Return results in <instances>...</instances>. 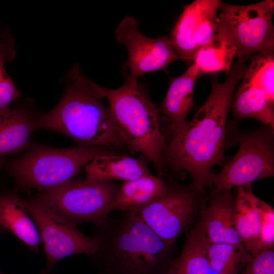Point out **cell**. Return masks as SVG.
Segmentation results:
<instances>
[{"instance_id":"10","label":"cell","mask_w":274,"mask_h":274,"mask_svg":"<svg viewBox=\"0 0 274 274\" xmlns=\"http://www.w3.org/2000/svg\"><path fill=\"white\" fill-rule=\"evenodd\" d=\"M24 205L35 222L43 244L47 270L60 260L82 254L93 256L98 244L94 237L81 232L76 226L61 218L33 198L24 200Z\"/></svg>"},{"instance_id":"12","label":"cell","mask_w":274,"mask_h":274,"mask_svg":"<svg viewBox=\"0 0 274 274\" xmlns=\"http://www.w3.org/2000/svg\"><path fill=\"white\" fill-rule=\"evenodd\" d=\"M221 2L195 0L184 6L168 37L179 59L186 64H192L198 51L215 35Z\"/></svg>"},{"instance_id":"29","label":"cell","mask_w":274,"mask_h":274,"mask_svg":"<svg viewBox=\"0 0 274 274\" xmlns=\"http://www.w3.org/2000/svg\"><path fill=\"white\" fill-rule=\"evenodd\" d=\"M0 274H4V273H2V272L0 271Z\"/></svg>"},{"instance_id":"7","label":"cell","mask_w":274,"mask_h":274,"mask_svg":"<svg viewBox=\"0 0 274 274\" xmlns=\"http://www.w3.org/2000/svg\"><path fill=\"white\" fill-rule=\"evenodd\" d=\"M120 186L112 181L85 179L42 192L33 198L76 226L91 223L97 227L112 213L111 206Z\"/></svg>"},{"instance_id":"13","label":"cell","mask_w":274,"mask_h":274,"mask_svg":"<svg viewBox=\"0 0 274 274\" xmlns=\"http://www.w3.org/2000/svg\"><path fill=\"white\" fill-rule=\"evenodd\" d=\"M200 75L196 64L192 62L181 75L170 77L164 98L158 108L160 118L166 124L170 140L188 123L187 118L194 106V89Z\"/></svg>"},{"instance_id":"27","label":"cell","mask_w":274,"mask_h":274,"mask_svg":"<svg viewBox=\"0 0 274 274\" xmlns=\"http://www.w3.org/2000/svg\"><path fill=\"white\" fill-rule=\"evenodd\" d=\"M239 274H274V249L263 251L253 257Z\"/></svg>"},{"instance_id":"20","label":"cell","mask_w":274,"mask_h":274,"mask_svg":"<svg viewBox=\"0 0 274 274\" xmlns=\"http://www.w3.org/2000/svg\"><path fill=\"white\" fill-rule=\"evenodd\" d=\"M168 187V183L152 174L124 182L116 194L111 212L136 211L162 196Z\"/></svg>"},{"instance_id":"5","label":"cell","mask_w":274,"mask_h":274,"mask_svg":"<svg viewBox=\"0 0 274 274\" xmlns=\"http://www.w3.org/2000/svg\"><path fill=\"white\" fill-rule=\"evenodd\" d=\"M109 152L102 148L30 145L23 154L10 160L6 168L20 187L47 191L70 183L95 157Z\"/></svg>"},{"instance_id":"28","label":"cell","mask_w":274,"mask_h":274,"mask_svg":"<svg viewBox=\"0 0 274 274\" xmlns=\"http://www.w3.org/2000/svg\"><path fill=\"white\" fill-rule=\"evenodd\" d=\"M4 164V160L3 158H0V169Z\"/></svg>"},{"instance_id":"22","label":"cell","mask_w":274,"mask_h":274,"mask_svg":"<svg viewBox=\"0 0 274 274\" xmlns=\"http://www.w3.org/2000/svg\"><path fill=\"white\" fill-rule=\"evenodd\" d=\"M204 242L198 226L186 233L183 248L171 262L166 274H215L206 256Z\"/></svg>"},{"instance_id":"8","label":"cell","mask_w":274,"mask_h":274,"mask_svg":"<svg viewBox=\"0 0 274 274\" xmlns=\"http://www.w3.org/2000/svg\"><path fill=\"white\" fill-rule=\"evenodd\" d=\"M239 144L235 155L217 174L209 178L212 193L231 190L251 184L274 175L273 128L264 127L242 132L236 140Z\"/></svg>"},{"instance_id":"23","label":"cell","mask_w":274,"mask_h":274,"mask_svg":"<svg viewBox=\"0 0 274 274\" xmlns=\"http://www.w3.org/2000/svg\"><path fill=\"white\" fill-rule=\"evenodd\" d=\"M204 248L215 274H239L253 257L243 244L210 243L205 239Z\"/></svg>"},{"instance_id":"3","label":"cell","mask_w":274,"mask_h":274,"mask_svg":"<svg viewBox=\"0 0 274 274\" xmlns=\"http://www.w3.org/2000/svg\"><path fill=\"white\" fill-rule=\"evenodd\" d=\"M63 94L50 112L38 116L35 130L43 129L63 134L79 146L108 149L124 144L114 127L109 107L95 90L92 81L75 63L63 78Z\"/></svg>"},{"instance_id":"16","label":"cell","mask_w":274,"mask_h":274,"mask_svg":"<svg viewBox=\"0 0 274 274\" xmlns=\"http://www.w3.org/2000/svg\"><path fill=\"white\" fill-rule=\"evenodd\" d=\"M236 55L231 28L226 18L220 13L215 35L198 51L193 62L196 64L200 75L220 72L227 74Z\"/></svg>"},{"instance_id":"19","label":"cell","mask_w":274,"mask_h":274,"mask_svg":"<svg viewBox=\"0 0 274 274\" xmlns=\"http://www.w3.org/2000/svg\"><path fill=\"white\" fill-rule=\"evenodd\" d=\"M0 226L11 231L31 250L37 252L42 243L33 219L15 192L0 194Z\"/></svg>"},{"instance_id":"6","label":"cell","mask_w":274,"mask_h":274,"mask_svg":"<svg viewBox=\"0 0 274 274\" xmlns=\"http://www.w3.org/2000/svg\"><path fill=\"white\" fill-rule=\"evenodd\" d=\"M208 196L204 188L170 182L164 194L134 212L164 241L174 245L180 235L197 227Z\"/></svg>"},{"instance_id":"14","label":"cell","mask_w":274,"mask_h":274,"mask_svg":"<svg viewBox=\"0 0 274 274\" xmlns=\"http://www.w3.org/2000/svg\"><path fill=\"white\" fill-rule=\"evenodd\" d=\"M235 193L231 190L208 195L198 226L210 243L243 245L234 223Z\"/></svg>"},{"instance_id":"25","label":"cell","mask_w":274,"mask_h":274,"mask_svg":"<svg viewBox=\"0 0 274 274\" xmlns=\"http://www.w3.org/2000/svg\"><path fill=\"white\" fill-rule=\"evenodd\" d=\"M242 80L262 91L274 104V52L253 55Z\"/></svg>"},{"instance_id":"18","label":"cell","mask_w":274,"mask_h":274,"mask_svg":"<svg viewBox=\"0 0 274 274\" xmlns=\"http://www.w3.org/2000/svg\"><path fill=\"white\" fill-rule=\"evenodd\" d=\"M85 170L86 180L99 182H126L152 174L143 161L113 152L97 156L85 166Z\"/></svg>"},{"instance_id":"2","label":"cell","mask_w":274,"mask_h":274,"mask_svg":"<svg viewBox=\"0 0 274 274\" xmlns=\"http://www.w3.org/2000/svg\"><path fill=\"white\" fill-rule=\"evenodd\" d=\"M97 228L98 274H166L177 253L134 211L109 216Z\"/></svg>"},{"instance_id":"9","label":"cell","mask_w":274,"mask_h":274,"mask_svg":"<svg viewBox=\"0 0 274 274\" xmlns=\"http://www.w3.org/2000/svg\"><path fill=\"white\" fill-rule=\"evenodd\" d=\"M219 10L231 28L238 62L244 63L254 53L274 52L273 0L248 5L221 2Z\"/></svg>"},{"instance_id":"17","label":"cell","mask_w":274,"mask_h":274,"mask_svg":"<svg viewBox=\"0 0 274 274\" xmlns=\"http://www.w3.org/2000/svg\"><path fill=\"white\" fill-rule=\"evenodd\" d=\"M234 189L235 226L242 243L250 253L258 237L268 204L253 193L251 184Z\"/></svg>"},{"instance_id":"26","label":"cell","mask_w":274,"mask_h":274,"mask_svg":"<svg viewBox=\"0 0 274 274\" xmlns=\"http://www.w3.org/2000/svg\"><path fill=\"white\" fill-rule=\"evenodd\" d=\"M269 249H274V210L268 204L264 211L263 224L258 237L250 254L254 257Z\"/></svg>"},{"instance_id":"24","label":"cell","mask_w":274,"mask_h":274,"mask_svg":"<svg viewBox=\"0 0 274 274\" xmlns=\"http://www.w3.org/2000/svg\"><path fill=\"white\" fill-rule=\"evenodd\" d=\"M15 56L13 37L8 26L0 20V110L9 107L12 102L21 97L5 70V62L12 61Z\"/></svg>"},{"instance_id":"21","label":"cell","mask_w":274,"mask_h":274,"mask_svg":"<svg viewBox=\"0 0 274 274\" xmlns=\"http://www.w3.org/2000/svg\"><path fill=\"white\" fill-rule=\"evenodd\" d=\"M273 106L262 91L242 80L233 95L231 107L236 119L251 118L273 128Z\"/></svg>"},{"instance_id":"1","label":"cell","mask_w":274,"mask_h":274,"mask_svg":"<svg viewBox=\"0 0 274 274\" xmlns=\"http://www.w3.org/2000/svg\"><path fill=\"white\" fill-rule=\"evenodd\" d=\"M248 66L232 65L224 82L211 80L210 93L184 128L167 145L164 162L178 172H186L191 184L199 188L210 187L209 178L215 165H224L227 117L236 86Z\"/></svg>"},{"instance_id":"4","label":"cell","mask_w":274,"mask_h":274,"mask_svg":"<svg viewBox=\"0 0 274 274\" xmlns=\"http://www.w3.org/2000/svg\"><path fill=\"white\" fill-rule=\"evenodd\" d=\"M97 92L107 100L115 129L125 145L145 156L163 175L167 147L158 107L138 81L124 79L116 89L104 88L92 81Z\"/></svg>"},{"instance_id":"15","label":"cell","mask_w":274,"mask_h":274,"mask_svg":"<svg viewBox=\"0 0 274 274\" xmlns=\"http://www.w3.org/2000/svg\"><path fill=\"white\" fill-rule=\"evenodd\" d=\"M27 104L0 110V158L27 149L36 118Z\"/></svg>"},{"instance_id":"11","label":"cell","mask_w":274,"mask_h":274,"mask_svg":"<svg viewBox=\"0 0 274 274\" xmlns=\"http://www.w3.org/2000/svg\"><path fill=\"white\" fill-rule=\"evenodd\" d=\"M117 42L127 52L123 66L124 79L138 81L145 74L165 71L173 62L179 59L168 36L148 38L139 30V22L133 17H125L115 32Z\"/></svg>"}]
</instances>
